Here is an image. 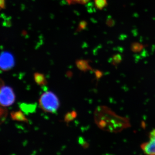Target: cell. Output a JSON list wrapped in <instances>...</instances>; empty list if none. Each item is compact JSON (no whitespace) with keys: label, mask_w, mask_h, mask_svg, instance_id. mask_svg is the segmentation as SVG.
Instances as JSON below:
<instances>
[{"label":"cell","mask_w":155,"mask_h":155,"mask_svg":"<svg viewBox=\"0 0 155 155\" xmlns=\"http://www.w3.org/2000/svg\"><path fill=\"white\" fill-rule=\"evenodd\" d=\"M94 120L101 129L110 131L118 132L127 127L128 121L125 118L117 116L107 107H98L94 112Z\"/></svg>","instance_id":"1"},{"label":"cell","mask_w":155,"mask_h":155,"mask_svg":"<svg viewBox=\"0 0 155 155\" xmlns=\"http://www.w3.org/2000/svg\"><path fill=\"white\" fill-rule=\"evenodd\" d=\"M39 104L45 112L54 113L59 109L60 103L58 97L54 93L48 91L42 94L39 100Z\"/></svg>","instance_id":"2"},{"label":"cell","mask_w":155,"mask_h":155,"mask_svg":"<svg viewBox=\"0 0 155 155\" xmlns=\"http://www.w3.org/2000/svg\"><path fill=\"white\" fill-rule=\"evenodd\" d=\"M16 100V95L11 87L3 86L0 89V105L7 107L12 105Z\"/></svg>","instance_id":"3"},{"label":"cell","mask_w":155,"mask_h":155,"mask_svg":"<svg viewBox=\"0 0 155 155\" xmlns=\"http://www.w3.org/2000/svg\"><path fill=\"white\" fill-rule=\"evenodd\" d=\"M14 57L10 53L3 52L0 54V69L8 71L14 67Z\"/></svg>","instance_id":"4"},{"label":"cell","mask_w":155,"mask_h":155,"mask_svg":"<svg viewBox=\"0 0 155 155\" xmlns=\"http://www.w3.org/2000/svg\"><path fill=\"white\" fill-rule=\"evenodd\" d=\"M142 150L147 155H155V142L150 140L141 145Z\"/></svg>","instance_id":"5"},{"label":"cell","mask_w":155,"mask_h":155,"mask_svg":"<svg viewBox=\"0 0 155 155\" xmlns=\"http://www.w3.org/2000/svg\"><path fill=\"white\" fill-rule=\"evenodd\" d=\"M11 118L14 121L25 122H28V119L25 117L21 110L18 111H13L11 112Z\"/></svg>","instance_id":"6"},{"label":"cell","mask_w":155,"mask_h":155,"mask_svg":"<svg viewBox=\"0 0 155 155\" xmlns=\"http://www.w3.org/2000/svg\"><path fill=\"white\" fill-rule=\"evenodd\" d=\"M36 107L32 104H22L20 105L21 110L25 114L33 113L35 110Z\"/></svg>","instance_id":"7"},{"label":"cell","mask_w":155,"mask_h":155,"mask_svg":"<svg viewBox=\"0 0 155 155\" xmlns=\"http://www.w3.org/2000/svg\"><path fill=\"white\" fill-rule=\"evenodd\" d=\"M34 79L36 83L39 85H45L47 83L45 75L41 73H35Z\"/></svg>","instance_id":"8"},{"label":"cell","mask_w":155,"mask_h":155,"mask_svg":"<svg viewBox=\"0 0 155 155\" xmlns=\"http://www.w3.org/2000/svg\"><path fill=\"white\" fill-rule=\"evenodd\" d=\"M144 48V45L137 42L132 43L130 46L131 51L134 53L140 52Z\"/></svg>","instance_id":"9"},{"label":"cell","mask_w":155,"mask_h":155,"mask_svg":"<svg viewBox=\"0 0 155 155\" xmlns=\"http://www.w3.org/2000/svg\"><path fill=\"white\" fill-rule=\"evenodd\" d=\"M94 3L96 8L99 10H103L108 5L107 0H94Z\"/></svg>","instance_id":"10"},{"label":"cell","mask_w":155,"mask_h":155,"mask_svg":"<svg viewBox=\"0 0 155 155\" xmlns=\"http://www.w3.org/2000/svg\"><path fill=\"white\" fill-rule=\"evenodd\" d=\"M8 114V110L5 107H0V125L7 119Z\"/></svg>","instance_id":"11"},{"label":"cell","mask_w":155,"mask_h":155,"mask_svg":"<svg viewBox=\"0 0 155 155\" xmlns=\"http://www.w3.org/2000/svg\"><path fill=\"white\" fill-rule=\"evenodd\" d=\"M69 5H84L88 2L90 0H66Z\"/></svg>","instance_id":"12"},{"label":"cell","mask_w":155,"mask_h":155,"mask_svg":"<svg viewBox=\"0 0 155 155\" xmlns=\"http://www.w3.org/2000/svg\"><path fill=\"white\" fill-rule=\"evenodd\" d=\"M76 113L75 112H72V113H69L67 114L65 117V121L69 122L71 121L76 117Z\"/></svg>","instance_id":"13"},{"label":"cell","mask_w":155,"mask_h":155,"mask_svg":"<svg viewBox=\"0 0 155 155\" xmlns=\"http://www.w3.org/2000/svg\"><path fill=\"white\" fill-rule=\"evenodd\" d=\"M122 59V57L120 54H117L115 55L113 57V63H114V65H117L121 62Z\"/></svg>","instance_id":"14"},{"label":"cell","mask_w":155,"mask_h":155,"mask_svg":"<svg viewBox=\"0 0 155 155\" xmlns=\"http://www.w3.org/2000/svg\"><path fill=\"white\" fill-rule=\"evenodd\" d=\"M149 137V139L155 142V129H153L150 132Z\"/></svg>","instance_id":"15"},{"label":"cell","mask_w":155,"mask_h":155,"mask_svg":"<svg viewBox=\"0 0 155 155\" xmlns=\"http://www.w3.org/2000/svg\"><path fill=\"white\" fill-rule=\"evenodd\" d=\"M5 0H0V11L5 8Z\"/></svg>","instance_id":"16"},{"label":"cell","mask_w":155,"mask_h":155,"mask_svg":"<svg viewBox=\"0 0 155 155\" xmlns=\"http://www.w3.org/2000/svg\"><path fill=\"white\" fill-rule=\"evenodd\" d=\"M4 85H5V83H4V81L2 78H0V89L3 86H4Z\"/></svg>","instance_id":"17"}]
</instances>
